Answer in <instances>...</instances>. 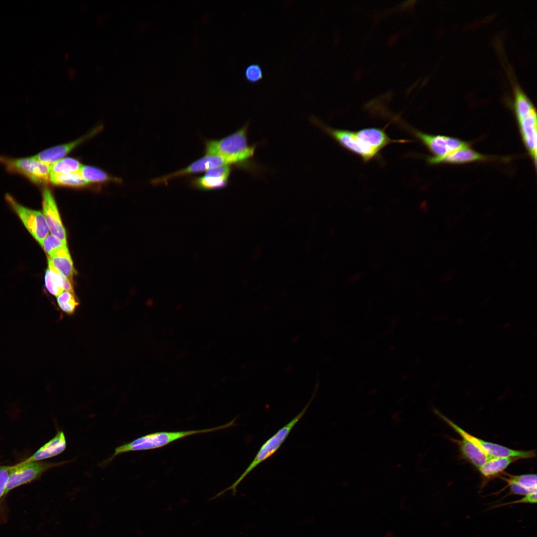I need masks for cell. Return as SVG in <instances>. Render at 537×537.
<instances>
[{"label": "cell", "mask_w": 537, "mask_h": 537, "mask_svg": "<svg viewBox=\"0 0 537 537\" xmlns=\"http://www.w3.org/2000/svg\"><path fill=\"white\" fill-rule=\"evenodd\" d=\"M248 122L231 134L219 140H206L205 155H218L228 158L232 165L245 164L254 157L257 144L249 145Z\"/></svg>", "instance_id": "6da1fadb"}, {"label": "cell", "mask_w": 537, "mask_h": 537, "mask_svg": "<svg viewBox=\"0 0 537 537\" xmlns=\"http://www.w3.org/2000/svg\"><path fill=\"white\" fill-rule=\"evenodd\" d=\"M233 419L224 425L211 428L180 431H162L150 433L139 437L128 443L117 447L113 454L104 463L110 462L117 455L133 451L154 449L164 447L185 437L203 433L212 432L228 428L234 425Z\"/></svg>", "instance_id": "7a4b0ae2"}, {"label": "cell", "mask_w": 537, "mask_h": 537, "mask_svg": "<svg viewBox=\"0 0 537 537\" xmlns=\"http://www.w3.org/2000/svg\"><path fill=\"white\" fill-rule=\"evenodd\" d=\"M311 401L298 414L287 424L278 430L262 445L253 460L237 480L228 488L217 493L214 498L218 497L228 490H232L233 494H235L238 485L246 476L256 467L271 456L278 450L287 439L292 429L304 416L310 404Z\"/></svg>", "instance_id": "3957f363"}, {"label": "cell", "mask_w": 537, "mask_h": 537, "mask_svg": "<svg viewBox=\"0 0 537 537\" xmlns=\"http://www.w3.org/2000/svg\"><path fill=\"white\" fill-rule=\"evenodd\" d=\"M311 121L342 148L359 156L364 162H369L378 156L379 152L363 144L356 131L332 128L314 116L311 118Z\"/></svg>", "instance_id": "277c9868"}, {"label": "cell", "mask_w": 537, "mask_h": 537, "mask_svg": "<svg viewBox=\"0 0 537 537\" xmlns=\"http://www.w3.org/2000/svg\"><path fill=\"white\" fill-rule=\"evenodd\" d=\"M0 163L9 172L22 175L35 184H44L49 181L51 165L39 161L32 157L12 159L0 156Z\"/></svg>", "instance_id": "5b68a950"}, {"label": "cell", "mask_w": 537, "mask_h": 537, "mask_svg": "<svg viewBox=\"0 0 537 537\" xmlns=\"http://www.w3.org/2000/svg\"><path fill=\"white\" fill-rule=\"evenodd\" d=\"M434 412L455 431L458 433L461 437L475 444L491 457H512L519 459H526L533 458L536 456V452L535 450H515L502 445L485 441L465 431L437 410H435Z\"/></svg>", "instance_id": "8992f818"}, {"label": "cell", "mask_w": 537, "mask_h": 537, "mask_svg": "<svg viewBox=\"0 0 537 537\" xmlns=\"http://www.w3.org/2000/svg\"><path fill=\"white\" fill-rule=\"evenodd\" d=\"M70 461L50 463L42 461L23 462L12 465L5 494L14 488L30 482L41 476L50 468L65 464Z\"/></svg>", "instance_id": "52a82bcc"}, {"label": "cell", "mask_w": 537, "mask_h": 537, "mask_svg": "<svg viewBox=\"0 0 537 537\" xmlns=\"http://www.w3.org/2000/svg\"><path fill=\"white\" fill-rule=\"evenodd\" d=\"M399 124L419 140L432 154L431 157L433 158H441L469 146L468 143L454 137L429 134L410 127L405 124Z\"/></svg>", "instance_id": "ba28073f"}, {"label": "cell", "mask_w": 537, "mask_h": 537, "mask_svg": "<svg viewBox=\"0 0 537 537\" xmlns=\"http://www.w3.org/2000/svg\"><path fill=\"white\" fill-rule=\"evenodd\" d=\"M5 199L28 232L41 246L49 232L43 214L22 205L9 194L5 195Z\"/></svg>", "instance_id": "9c48e42d"}, {"label": "cell", "mask_w": 537, "mask_h": 537, "mask_svg": "<svg viewBox=\"0 0 537 537\" xmlns=\"http://www.w3.org/2000/svg\"><path fill=\"white\" fill-rule=\"evenodd\" d=\"M231 161L225 157L218 155H204L187 167L169 175L154 179L152 183L155 185L165 184L167 185L169 180L189 174L207 171L210 169L223 166L232 165Z\"/></svg>", "instance_id": "30bf717a"}, {"label": "cell", "mask_w": 537, "mask_h": 537, "mask_svg": "<svg viewBox=\"0 0 537 537\" xmlns=\"http://www.w3.org/2000/svg\"><path fill=\"white\" fill-rule=\"evenodd\" d=\"M42 195L43 213L52 235L59 239L67 246L66 230L63 225L60 213L51 190L43 188Z\"/></svg>", "instance_id": "8fae6325"}, {"label": "cell", "mask_w": 537, "mask_h": 537, "mask_svg": "<svg viewBox=\"0 0 537 537\" xmlns=\"http://www.w3.org/2000/svg\"><path fill=\"white\" fill-rule=\"evenodd\" d=\"M232 169L230 166H223L210 169L200 177L191 180L192 187L202 190H214L227 186Z\"/></svg>", "instance_id": "7c38bea8"}, {"label": "cell", "mask_w": 537, "mask_h": 537, "mask_svg": "<svg viewBox=\"0 0 537 537\" xmlns=\"http://www.w3.org/2000/svg\"><path fill=\"white\" fill-rule=\"evenodd\" d=\"M523 143L537 167V118L536 111L517 120Z\"/></svg>", "instance_id": "4fadbf2b"}, {"label": "cell", "mask_w": 537, "mask_h": 537, "mask_svg": "<svg viewBox=\"0 0 537 537\" xmlns=\"http://www.w3.org/2000/svg\"><path fill=\"white\" fill-rule=\"evenodd\" d=\"M493 159V157L480 154L467 147L454 151L441 158H436L429 156L427 158V161L431 165L461 164L487 161Z\"/></svg>", "instance_id": "5bb4252c"}, {"label": "cell", "mask_w": 537, "mask_h": 537, "mask_svg": "<svg viewBox=\"0 0 537 537\" xmlns=\"http://www.w3.org/2000/svg\"><path fill=\"white\" fill-rule=\"evenodd\" d=\"M385 128H366L356 131V134L361 142L365 146L380 152L387 145L394 143L410 142L406 140H394L390 138L385 131Z\"/></svg>", "instance_id": "9a60e30c"}, {"label": "cell", "mask_w": 537, "mask_h": 537, "mask_svg": "<svg viewBox=\"0 0 537 537\" xmlns=\"http://www.w3.org/2000/svg\"><path fill=\"white\" fill-rule=\"evenodd\" d=\"M98 130L94 129L90 134L67 144L60 145L44 150L32 156L34 159L48 165H52L63 159L85 140L94 135Z\"/></svg>", "instance_id": "2e32d148"}, {"label": "cell", "mask_w": 537, "mask_h": 537, "mask_svg": "<svg viewBox=\"0 0 537 537\" xmlns=\"http://www.w3.org/2000/svg\"><path fill=\"white\" fill-rule=\"evenodd\" d=\"M66 447L67 442L65 434L63 431H59L51 440L23 461H42L54 457L63 452Z\"/></svg>", "instance_id": "e0dca14e"}, {"label": "cell", "mask_w": 537, "mask_h": 537, "mask_svg": "<svg viewBox=\"0 0 537 537\" xmlns=\"http://www.w3.org/2000/svg\"><path fill=\"white\" fill-rule=\"evenodd\" d=\"M44 280L47 291L55 296H58L64 291L74 293L72 283L63 276L48 260Z\"/></svg>", "instance_id": "ac0fdd59"}, {"label": "cell", "mask_w": 537, "mask_h": 537, "mask_svg": "<svg viewBox=\"0 0 537 537\" xmlns=\"http://www.w3.org/2000/svg\"><path fill=\"white\" fill-rule=\"evenodd\" d=\"M507 477L502 479L508 484L510 493L515 495H526L537 492V475L527 474L520 475L507 474Z\"/></svg>", "instance_id": "d6986e66"}, {"label": "cell", "mask_w": 537, "mask_h": 537, "mask_svg": "<svg viewBox=\"0 0 537 537\" xmlns=\"http://www.w3.org/2000/svg\"><path fill=\"white\" fill-rule=\"evenodd\" d=\"M48 260L63 276L73 283L75 269L67 247L60 249L51 257H48Z\"/></svg>", "instance_id": "ffe728a7"}, {"label": "cell", "mask_w": 537, "mask_h": 537, "mask_svg": "<svg viewBox=\"0 0 537 537\" xmlns=\"http://www.w3.org/2000/svg\"><path fill=\"white\" fill-rule=\"evenodd\" d=\"M463 455L478 469L490 458L479 447L468 440L462 438L456 441Z\"/></svg>", "instance_id": "44dd1931"}, {"label": "cell", "mask_w": 537, "mask_h": 537, "mask_svg": "<svg viewBox=\"0 0 537 537\" xmlns=\"http://www.w3.org/2000/svg\"><path fill=\"white\" fill-rule=\"evenodd\" d=\"M519 459L512 457H492L479 469L481 473L486 478H490L504 471L509 465Z\"/></svg>", "instance_id": "7402d4cb"}, {"label": "cell", "mask_w": 537, "mask_h": 537, "mask_svg": "<svg viewBox=\"0 0 537 537\" xmlns=\"http://www.w3.org/2000/svg\"><path fill=\"white\" fill-rule=\"evenodd\" d=\"M49 181L54 185L74 187H83L88 184L79 172L69 174L51 172Z\"/></svg>", "instance_id": "603a6c76"}, {"label": "cell", "mask_w": 537, "mask_h": 537, "mask_svg": "<svg viewBox=\"0 0 537 537\" xmlns=\"http://www.w3.org/2000/svg\"><path fill=\"white\" fill-rule=\"evenodd\" d=\"M85 181L89 183H99L112 179L104 171L91 166H82L79 171Z\"/></svg>", "instance_id": "cb8c5ba5"}, {"label": "cell", "mask_w": 537, "mask_h": 537, "mask_svg": "<svg viewBox=\"0 0 537 537\" xmlns=\"http://www.w3.org/2000/svg\"><path fill=\"white\" fill-rule=\"evenodd\" d=\"M57 301L61 310L68 315L73 314L79 305L75 293L68 291H64L57 296Z\"/></svg>", "instance_id": "d4e9b609"}, {"label": "cell", "mask_w": 537, "mask_h": 537, "mask_svg": "<svg viewBox=\"0 0 537 537\" xmlns=\"http://www.w3.org/2000/svg\"><path fill=\"white\" fill-rule=\"evenodd\" d=\"M82 165L79 161L72 158H63L51 165V172L58 174H69L78 172Z\"/></svg>", "instance_id": "484cf974"}, {"label": "cell", "mask_w": 537, "mask_h": 537, "mask_svg": "<svg viewBox=\"0 0 537 537\" xmlns=\"http://www.w3.org/2000/svg\"><path fill=\"white\" fill-rule=\"evenodd\" d=\"M41 247L49 257H51L60 249L64 247H67L59 239L52 234H49L46 237L43 242Z\"/></svg>", "instance_id": "4316f807"}, {"label": "cell", "mask_w": 537, "mask_h": 537, "mask_svg": "<svg viewBox=\"0 0 537 537\" xmlns=\"http://www.w3.org/2000/svg\"><path fill=\"white\" fill-rule=\"evenodd\" d=\"M263 76L262 69L258 64H251L246 69V78L251 83H257L263 79Z\"/></svg>", "instance_id": "83f0119b"}, {"label": "cell", "mask_w": 537, "mask_h": 537, "mask_svg": "<svg viewBox=\"0 0 537 537\" xmlns=\"http://www.w3.org/2000/svg\"><path fill=\"white\" fill-rule=\"evenodd\" d=\"M12 466L0 465V500L5 494V488Z\"/></svg>", "instance_id": "f1b7e54d"}, {"label": "cell", "mask_w": 537, "mask_h": 537, "mask_svg": "<svg viewBox=\"0 0 537 537\" xmlns=\"http://www.w3.org/2000/svg\"><path fill=\"white\" fill-rule=\"evenodd\" d=\"M537 502V492H534L528 494L524 496L521 499L519 500L512 501L511 502L504 503L500 505V506H507L509 505H512L514 504L519 503H536Z\"/></svg>", "instance_id": "f546056e"}, {"label": "cell", "mask_w": 537, "mask_h": 537, "mask_svg": "<svg viewBox=\"0 0 537 537\" xmlns=\"http://www.w3.org/2000/svg\"><path fill=\"white\" fill-rule=\"evenodd\" d=\"M384 537H394V534L392 532L389 531L385 534Z\"/></svg>", "instance_id": "4dcf8cb0"}, {"label": "cell", "mask_w": 537, "mask_h": 537, "mask_svg": "<svg viewBox=\"0 0 537 537\" xmlns=\"http://www.w3.org/2000/svg\"><path fill=\"white\" fill-rule=\"evenodd\" d=\"M75 73V72H73V71H70V72H69V75H70V76L71 77H73V73Z\"/></svg>", "instance_id": "1f68e13d"}]
</instances>
